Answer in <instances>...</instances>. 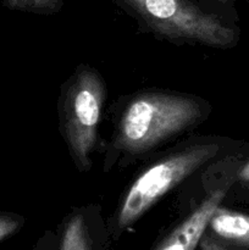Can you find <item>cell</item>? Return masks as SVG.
<instances>
[{"instance_id": "cell-10", "label": "cell", "mask_w": 249, "mask_h": 250, "mask_svg": "<svg viewBox=\"0 0 249 250\" xmlns=\"http://www.w3.org/2000/svg\"><path fill=\"white\" fill-rule=\"evenodd\" d=\"M242 176H243L244 178H249V165L244 168L243 172H242Z\"/></svg>"}, {"instance_id": "cell-4", "label": "cell", "mask_w": 249, "mask_h": 250, "mask_svg": "<svg viewBox=\"0 0 249 250\" xmlns=\"http://www.w3.org/2000/svg\"><path fill=\"white\" fill-rule=\"evenodd\" d=\"M106 99V88L99 73L81 68L63 95L61 119L65 139L81 171L90 167V154L97 142L98 125Z\"/></svg>"}, {"instance_id": "cell-6", "label": "cell", "mask_w": 249, "mask_h": 250, "mask_svg": "<svg viewBox=\"0 0 249 250\" xmlns=\"http://www.w3.org/2000/svg\"><path fill=\"white\" fill-rule=\"evenodd\" d=\"M209 227L216 236L237 243H249V216L217 208Z\"/></svg>"}, {"instance_id": "cell-2", "label": "cell", "mask_w": 249, "mask_h": 250, "mask_svg": "<svg viewBox=\"0 0 249 250\" xmlns=\"http://www.w3.org/2000/svg\"><path fill=\"white\" fill-rule=\"evenodd\" d=\"M154 33L173 42L225 46L232 31L192 0H114Z\"/></svg>"}, {"instance_id": "cell-5", "label": "cell", "mask_w": 249, "mask_h": 250, "mask_svg": "<svg viewBox=\"0 0 249 250\" xmlns=\"http://www.w3.org/2000/svg\"><path fill=\"white\" fill-rule=\"evenodd\" d=\"M224 197V190L211 193L204 202L178 225L171 233H168L160 243L156 244L158 250H192L198 247L203 233L208 229L210 220L219 208Z\"/></svg>"}, {"instance_id": "cell-9", "label": "cell", "mask_w": 249, "mask_h": 250, "mask_svg": "<svg viewBox=\"0 0 249 250\" xmlns=\"http://www.w3.org/2000/svg\"><path fill=\"white\" fill-rule=\"evenodd\" d=\"M23 225V219L14 214L0 212V242L16 233Z\"/></svg>"}, {"instance_id": "cell-7", "label": "cell", "mask_w": 249, "mask_h": 250, "mask_svg": "<svg viewBox=\"0 0 249 250\" xmlns=\"http://www.w3.org/2000/svg\"><path fill=\"white\" fill-rule=\"evenodd\" d=\"M59 248L62 250H88L92 248L84 220L81 215H75L68 220Z\"/></svg>"}, {"instance_id": "cell-1", "label": "cell", "mask_w": 249, "mask_h": 250, "mask_svg": "<svg viewBox=\"0 0 249 250\" xmlns=\"http://www.w3.org/2000/svg\"><path fill=\"white\" fill-rule=\"evenodd\" d=\"M204 115V105L195 98L143 93L133 98L122 112L114 146L128 154L145 153L187 131Z\"/></svg>"}, {"instance_id": "cell-8", "label": "cell", "mask_w": 249, "mask_h": 250, "mask_svg": "<svg viewBox=\"0 0 249 250\" xmlns=\"http://www.w3.org/2000/svg\"><path fill=\"white\" fill-rule=\"evenodd\" d=\"M4 2L10 9L34 14H54L62 5V0H4Z\"/></svg>"}, {"instance_id": "cell-3", "label": "cell", "mask_w": 249, "mask_h": 250, "mask_svg": "<svg viewBox=\"0 0 249 250\" xmlns=\"http://www.w3.org/2000/svg\"><path fill=\"white\" fill-rule=\"evenodd\" d=\"M214 144H195L151 165L134 180L119 208V229L131 226L173 187L216 154Z\"/></svg>"}]
</instances>
